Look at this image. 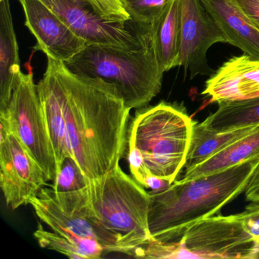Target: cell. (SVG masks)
<instances>
[{
	"instance_id": "d6986e66",
	"label": "cell",
	"mask_w": 259,
	"mask_h": 259,
	"mask_svg": "<svg viewBox=\"0 0 259 259\" xmlns=\"http://www.w3.org/2000/svg\"><path fill=\"white\" fill-rule=\"evenodd\" d=\"M257 125H259L241 127L227 131H217L204 122H194L185 169H189L202 163L232 142L252 131Z\"/></svg>"
},
{
	"instance_id": "4316f807",
	"label": "cell",
	"mask_w": 259,
	"mask_h": 259,
	"mask_svg": "<svg viewBox=\"0 0 259 259\" xmlns=\"http://www.w3.org/2000/svg\"><path fill=\"white\" fill-rule=\"evenodd\" d=\"M247 17L259 29V0H234Z\"/></svg>"
},
{
	"instance_id": "484cf974",
	"label": "cell",
	"mask_w": 259,
	"mask_h": 259,
	"mask_svg": "<svg viewBox=\"0 0 259 259\" xmlns=\"http://www.w3.org/2000/svg\"><path fill=\"white\" fill-rule=\"evenodd\" d=\"M240 216L245 230L259 244V204L251 202Z\"/></svg>"
},
{
	"instance_id": "5bb4252c",
	"label": "cell",
	"mask_w": 259,
	"mask_h": 259,
	"mask_svg": "<svg viewBox=\"0 0 259 259\" xmlns=\"http://www.w3.org/2000/svg\"><path fill=\"white\" fill-rule=\"evenodd\" d=\"M230 45L259 59V29L234 0H201Z\"/></svg>"
},
{
	"instance_id": "d4e9b609",
	"label": "cell",
	"mask_w": 259,
	"mask_h": 259,
	"mask_svg": "<svg viewBox=\"0 0 259 259\" xmlns=\"http://www.w3.org/2000/svg\"><path fill=\"white\" fill-rule=\"evenodd\" d=\"M128 160L132 177L145 187L147 180L151 174L145 165L142 153L134 146H128Z\"/></svg>"
},
{
	"instance_id": "8fae6325",
	"label": "cell",
	"mask_w": 259,
	"mask_h": 259,
	"mask_svg": "<svg viewBox=\"0 0 259 259\" xmlns=\"http://www.w3.org/2000/svg\"><path fill=\"white\" fill-rule=\"evenodd\" d=\"M180 48L177 67L189 70L191 78L215 73L207 64V53L216 43L228 44L225 34L209 14L201 0H180Z\"/></svg>"
},
{
	"instance_id": "7402d4cb",
	"label": "cell",
	"mask_w": 259,
	"mask_h": 259,
	"mask_svg": "<svg viewBox=\"0 0 259 259\" xmlns=\"http://www.w3.org/2000/svg\"><path fill=\"white\" fill-rule=\"evenodd\" d=\"M170 0H122L132 22L151 25Z\"/></svg>"
},
{
	"instance_id": "44dd1931",
	"label": "cell",
	"mask_w": 259,
	"mask_h": 259,
	"mask_svg": "<svg viewBox=\"0 0 259 259\" xmlns=\"http://www.w3.org/2000/svg\"><path fill=\"white\" fill-rule=\"evenodd\" d=\"M88 186V179L81 171L76 160L68 157L62 163L56 180L51 187L57 192H70L84 189Z\"/></svg>"
},
{
	"instance_id": "3957f363",
	"label": "cell",
	"mask_w": 259,
	"mask_h": 259,
	"mask_svg": "<svg viewBox=\"0 0 259 259\" xmlns=\"http://www.w3.org/2000/svg\"><path fill=\"white\" fill-rule=\"evenodd\" d=\"M65 63L77 75L113 84L131 110L146 107L161 90L164 72L159 66L151 36L138 49L87 45Z\"/></svg>"
},
{
	"instance_id": "6da1fadb",
	"label": "cell",
	"mask_w": 259,
	"mask_h": 259,
	"mask_svg": "<svg viewBox=\"0 0 259 259\" xmlns=\"http://www.w3.org/2000/svg\"><path fill=\"white\" fill-rule=\"evenodd\" d=\"M55 81L74 158L86 178L98 180L119 164L128 145L130 111L113 84L72 72L47 57Z\"/></svg>"
},
{
	"instance_id": "ac0fdd59",
	"label": "cell",
	"mask_w": 259,
	"mask_h": 259,
	"mask_svg": "<svg viewBox=\"0 0 259 259\" xmlns=\"http://www.w3.org/2000/svg\"><path fill=\"white\" fill-rule=\"evenodd\" d=\"M259 160V125L245 136L227 145L202 163L186 169L182 181L225 170L247 162Z\"/></svg>"
},
{
	"instance_id": "603a6c76",
	"label": "cell",
	"mask_w": 259,
	"mask_h": 259,
	"mask_svg": "<svg viewBox=\"0 0 259 259\" xmlns=\"http://www.w3.org/2000/svg\"><path fill=\"white\" fill-rule=\"evenodd\" d=\"M34 236L41 248L58 251L70 258L85 259L78 247L60 233L45 230L40 224Z\"/></svg>"
},
{
	"instance_id": "7c38bea8",
	"label": "cell",
	"mask_w": 259,
	"mask_h": 259,
	"mask_svg": "<svg viewBox=\"0 0 259 259\" xmlns=\"http://www.w3.org/2000/svg\"><path fill=\"white\" fill-rule=\"evenodd\" d=\"M18 1L25 13V26L37 40L35 51L66 63L87 46L41 0Z\"/></svg>"
},
{
	"instance_id": "5b68a950",
	"label": "cell",
	"mask_w": 259,
	"mask_h": 259,
	"mask_svg": "<svg viewBox=\"0 0 259 259\" xmlns=\"http://www.w3.org/2000/svg\"><path fill=\"white\" fill-rule=\"evenodd\" d=\"M87 189L101 224L120 236L133 251L152 239L148 224L151 194L120 165L101 178L88 180Z\"/></svg>"
},
{
	"instance_id": "cb8c5ba5",
	"label": "cell",
	"mask_w": 259,
	"mask_h": 259,
	"mask_svg": "<svg viewBox=\"0 0 259 259\" xmlns=\"http://www.w3.org/2000/svg\"><path fill=\"white\" fill-rule=\"evenodd\" d=\"M89 5L100 17L108 22L125 24L131 21L122 0H78Z\"/></svg>"
},
{
	"instance_id": "ffe728a7",
	"label": "cell",
	"mask_w": 259,
	"mask_h": 259,
	"mask_svg": "<svg viewBox=\"0 0 259 259\" xmlns=\"http://www.w3.org/2000/svg\"><path fill=\"white\" fill-rule=\"evenodd\" d=\"M204 123L217 131L259 125V97L245 101L222 102Z\"/></svg>"
},
{
	"instance_id": "8992f818",
	"label": "cell",
	"mask_w": 259,
	"mask_h": 259,
	"mask_svg": "<svg viewBox=\"0 0 259 259\" xmlns=\"http://www.w3.org/2000/svg\"><path fill=\"white\" fill-rule=\"evenodd\" d=\"M29 204L53 231L67 238L81 252L88 238L99 242L107 252L130 255L133 251L120 236L101 224L91 205L87 186L70 192L44 187Z\"/></svg>"
},
{
	"instance_id": "9a60e30c",
	"label": "cell",
	"mask_w": 259,
	"mask_h": 259,
	"mask_svg": "<svg viewBox=\"0 0 259 259\" xmlns=\"http://www.w3.org/2000/svg\"><path fill=\"white\" fill-rule=\"evenodd\" d=\"M21 74L10 0H0V112L7 110Z\"/></svg>"
},
{
	"instance_id": "30bf717a",
	"label": "cell",
	"mask_w": 259,
	"mask_h": 259,
	"mask_svg": "<svg viewBox=\"0 0 259 259\" xmlns=\"http://www.w3.org/2000/svg\"><path fill=\"white\" fill-rule=\"evenodd\" d=\"M47 182L40 165L7 124L0 120V187L7 205L16 210L29 204Z\"/></svg>"
},
{
	"instance_id": "ba28073f",
	"label": "cell",
	"mask_w": 259,
	"mask_h": 259,
	"mask_svg": "<svg viewBox=\"0 0 259 259\" xmlns=\"http://www.w3.org/2000/svg\"><path fill=\"white\" fill-rule=\"evenodd\" d=\"M0 120L7 124L53 183L58 166L32 72H22L7 110L0 112Z\"/></svg>"
},
{
	"instance_id": "277c9868",
	"label": "cell",
	"mask_w": 259,
	"mask_h": 259,
	"mask_svg": "<svg viewBox=\"0 0 259 259\" xmlns=\"http://www.w3.org/2000/svg\"><path fill=\"white\" fill-rule=\"evenodd\" d=\"M194 122L180 107L166 102L138 109L128 146L142 153L151 175L172 183L186 164Z\"/></svg>"
},
{
	"instance_id": "7a4b0ae2",
	"label": "cell",
	"mask_w": 259,
	"mask_h": 259,
	"mask_svg": "<svg viewBox=\"0 0 259 259\" xmlns=\"http://www.w3.org/2000/svg\"><path fill=\"white\" fill-rule=\"evenodd\" d=\"M259 160L189 181L176 180L167 189L151 192L148 224L151 240L177 242L195 223L217 214L245 192Z\"/></svg>"
},
{
	"instance_id": "83f0119b",
	"label": "cell",
	"mask_w": 259,
	"mask_h": 259,
	"mask_svg": "<svg viewBox=\"0 0 259 259\" xmlns=\"http://www.w3.org/2000/svg\"><path fill=\"white\" fill-rule=\"evenodd\" d=\"M245 192L247 201L259 204V167L251 177Z\"/></svg>"
},
{
	"instance_id": "4fadbf2b",
	"label": "cell",
	"mask_w": 259,
	"mask_h": 259,
	"mask_svg": "<svg viewBox=\"0 0 259 259\" xmlns=\"http://www.w3.org/2000/svg\"><path fill=\"white\" fill-rule=\"evenodd\" d=\"M203 95L218 104L259 97V59L247 54L226 62L206 81Z\"/></svg>"
},
{
	"instance_id": "2e32d148",
	"label": "cell",
	"mask_w": 259,
	"mask_h": 259,
	"mask_svg": "<svg viewBox=\"0 0 259 259\" xmlns=\"http://www.w3.org/2000/svg\"><path fill=\"white\" fill-rule=\"evenodd\" d=\"M37 89L60 171L65 159L74 157L58 90L52 75L48 69L45 70L43 78L37 83Z\"/></svg>"
},
{
	"instance_id": "e0dca14e",
	"label": "cell",
	"mask_w": 259,
	"mask_h": 259,
	"mask_svg": "<svg viewBox=\"0 0 259 259\" xmlns=\"http://www.w3.org/2000/svg\"><path fill=\"white\" fill-rule=\"evenodd\" d=\"M181 13L180 0H170L151 25L152 46L163 72L177 67L180 54Z\"/></svg>"
},
{
	"instance_id": "52a82bcc",
	"label": "cell",
	"mask_w": 259,
	"mask_h": 259,
	"mask_svg": "<svg viewBox=\"0 0 259 259\" xmlns=\"http://www.w3.org/2000/svg\"><path fill=\"white\" fill-rule=\"evenodd\" d=\"M170 258H259V244L245 230L240 213L211 216L171 242Z\"/></svg>"
},
{
	"instance_id": "9c48e42d",
	"label": "cell",
	"mask_w": 259,
	"mask_h": 259,
	"mask_svg": "<svg viewBox=\"0 0 259 259\" xmlns=\"http://www.w3.org/2000/svg\"><path fill=\"white\" fill-rule=\"evenodd\" d=\"M87 45H101L123 49H138L151 38V29L130 21L108 22L78 0H41Z\"/></svg>"
}]
</instances>
